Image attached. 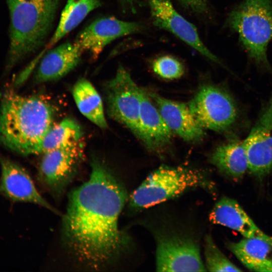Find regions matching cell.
I'll use <instances>...</instances> for the list:
<instances>
[{"instance_id":"obj_1","label":"cell","mask_w":272,"mask_h":272,"mask_svg":"<svg viewBox=\"0 0 272 272\" xmlns=\"http://www.w3.org/2000/svg\"><path fill=\"white\" fill-rule=\"evenodd\" d=\"M128 199L123 185L103 163L94 160L89 178L70 193L62 215L63 238L79 260L98 269L126 249L129 240L118 221Z\"/></svg>"},{"instance_id":"obj_2","label":"cell","mask_w":272,"mask_h":272,"mask_svg":"<svg viewBox=\"0 0 272 272\" xmlns=\"http://www.w3.org/2000/svg\"><path fill=\"white\" fill-rule=\"evenodd\" d=\"M54 117L53 107L42 98L6 91L1 104L0 142L20 154H38Z\"/></svg>"},{"instance_id":"obj_3","label":"cell","mask_w":272,"mask_h":272,"mask_svg":"<svg viewBox=\"0 0 272 272\" xmlns=\"http://www.w3.org/2000/svg\"><path fill=\"white\" fill-rule=\"evenodd\" d=\"M10 14L9 71L45 43L60 0H6Z\"/></svg>"},{"instance_id":"obj_4","label":"cell","mask_w":272,"mask_h":272,"mask_svg":"<svg viewBox=\"0 0 272 272\" xmlns=\"http://www.w3.org/2000/svg\"><path fill=\"white\" fill-rule=\"evenodd\" d=\"M225 26L237 35L253 62L272 73L267 55L272 40V0H242L228 15Z\"/></svg>"},{"instance_id":"obj_5","label":"cell","mask_w":272,"mask_h":272,"mask_svg":"<svg viewBox=\"0 0 272 272\" xmlns=\"http://www.w3.org/2000/svg\"><path fill=\"white\" fill-rule=\"evenodd\" d=\"M195 188L211 191L214 187L212 182L198 170L162 166L149 175L132 192L128 203L133 210L144 209Z\"/></svg>"},{"instance_id":"obj_6","label":"cell","mask_w":272,"mask_h":272,"mask_svg":"<svg viewBox=\"0 0 272 272\" xmlns=\"http://www.w3.org/2000/svg\"><path fill=\"white\" fill-rule=\"evenodd\" d=\"M141 90L129 72L119 65L115 76L106 83L104 91L108 115L138 138Z\"/></svg>"},{"instance_id":"obj_7","label":"cell","mask_w":272,"mask_h":272,"mask_svg":"<svg viewBox=\"0 0 272 272\" xmlns=\"http://www.w3.org/2000/svg\"><path fill=\"white\" fill-rule=\"evenodd\" d=\"M188 105L204 129L226 131L238 118V109L233 98L225 90L215 85L200 87Z\"/></svg>"},{"instance_id":"obj_8","label":"cell","mask_w":272,"mask_h":272,"mask_svg":"<svg viewBox=\"0 0 272 272\" xmlns=\"http://www.w3.org/2000/svg\"><path fill=\"white\" fill-rule=\"evenodd\" d=\"M156 266L158 271H206L198 244L177 235H163L157 240Z\"/></svg>"},{"instance_id":"obj_9","label":"cell","mask_w":272,"mask_h":272,"mask_svg":"<svg viewBox=\"0 0 272 272\" xmlns=\"http://www.w3.org/2000/svg\"><path fill=\"white\" fill-rule=\"evenodd\" d=\"M42 154L39 177L52 194L60 196L73 178L82 158L80 142L70 143Z\"/></svg>"},{"instance_id":"obj_10","label":"cell","mask_w":272,"mask_h":272,"mask_svg":"<svg viewBox=\"0 0 272 272\" xmlns=\"http://www.w3.org/2000/svg\"><path fill=\"white\" fill-rule=\"evenodd\" d=\"M248 170L259 177L272 169V93L243 141Z\"/></svg>"},{"instance_id":"obj_11","label":"cell","mask_w":272,"mask_h":272,"mask_svg":"<svg viewBox=\"0 0 272 272\" xmlns=\"http://www.w3.org/2000/svg\"><path fill=\"white\" fill-rule=\"evenodd\" d=\"M153 25L168 31L209 60L224 64L200 39L195 26L175 9L171 0H147Z\"/></svg>"},{"instance_id":"obj_12","label":"cell","mask_w":272,"mask_h":272,"mask_svg":"<svg viewBox=\"0 0 272 272\" xmlns=\"http://www.w3.org/2000/svg\"><path fill=\"white\" fill-rule=\"evenodd\" d=\"M144 28L139 22L125 21L114 17L101 18L82 30L75 43L83 52H89L91 58L95 59L105 47L113 40L140 32Z\"/></svg>"},{"instance_id":"obj_13","label":"cell","mask_w":272,"mask_h":272,"mask_svg":"<svg viewBox=\"0 0 272 272\" xmlns=\"http://www.w3.org/2000/svg\"><path fill=\"white\" fill-rule=\"evenodd\" d=\"M2 167L1 191L11 199L41 206L56 214L59 211L38 192L31 177L21 166L0 155Z\"/></svg>"},{"instance_id":"obj_14","label":"cell","mask_w":272,"mask_h":272,"mask_svg":"<svg viewBox=\"0 0 272 272\" xmlns=\"http://www.w3.org/2000/svg\"><path fill=\"white\" fill-rule=\"evenodd\" d=\"M165 123L171 131L187 142H196L205 135L204 128L192 114L188 104L148 93Z\"/></svg>"},{"instance_id":"obj_15","label":"cell","mask_w":272,"mask_h":272,"mask_svg":"<svg viewBox=\"0 0 272 272\" xmlns=\"http://www.w3.org/2000/svg\"><path fill=\"white\" fill-rule=\"evenodd\" d=\"M172 133L149 94L142 89L138 138L148 149L159 151L171 143Z\"/></svg>"},{"instance_id":"obj_16","label":"cell","mask_w":272,"mask_h":272,"mask_svg":"<svg viewBox=\"0 0 272 272\" xmlns=\"http://www.w3.org/2000/svg\"><path fill=\"white\" fill-rule=\"evenodd\" d=\"M46 51L36 71L35 80L44 83L58 80L80 62L83 51L75 43L66 42Z\"/></svg>"},{"instance_id":"obj_17","label":"cell","mask_w":272,"mask_h":272,"mask_svg":"<svg viewBox=\"0 0 272 272\" xmlns=\"http://www.w3.org/2000/svg\"><path fill=\"white\" fill-rule=\"evenodd\" d=\"M210 219L215 224L239 232L245 238L261 239L272 245V237L263 232L235 200L222 198L212 210Z\"/></svg>"},{"instance_id":"obj_18","label":"cell","mask_w":272,"mask_h":272,"mask_svg":"<svg viewBox=\"0 0 272 272\" xmlns=\"http://www.w3.org/2000/svg\"><path fill=\"white\" fill-rule=\"evenodd\" d=\"M228 248L249 269L272 271V245L258 238H245Z\"/></svg>"},{"instance_id":"obj_19","label":"cell","mask_w":272,"mask_h":272,"mask_svg":"<svg viewBox=\"0 0 272 272\" xmlns=\"http://www.w3.org/2000/svg\"><path fill=\"white\" fill-rule=\"evenodd\" d=\"M211 163L224 174L240 178L248 170L243 141L234 140L218 147L210 157Z\"/></svg>"},{"instance_id":"obj_20","label":"cell","mask_w":272,"mask_h":272,"mask_svg":"<svg viewBox=\"0 0 272 272\" xmlns=\"http://www.w3.org/2000/svg\"><path fill=\"white\" fill-rule=\"evenodd\" d=\"M101 5L100 0H67L61 12L57 27L40 55L55 46L76 28L91 12Z\"/></svg>"},{"instance_id":"obj_21","label":"cell","mask_w":272,"mask_h":272,"mask_svg":"<svg viewBox=\"0 0 272 272\" xmlns=\"http://www.w3.org/2000/svg\"><path fill=\"white\" fill-rule=\"evenodd\" d=\"M72 95L80 112L101 129L108 127L102 98L92 85L86 79L79 80L72 90Z\"/></svg>"},{"instance_id":"obj_22","label":"cell","mask_w":272,"mask_h":272,"mask_svg":"<svg viewBox=\"0 0 272 272\" xmlns=\"http://www.w3.org/2000/svg\"><path fill=\"white\" fill-rule=\"evenodd\" d=\"M82 137L83 131L78 123L73 119L65 118L49 129L40 144L39 154L80 142Z\"/></svg>"},{"instance_id":"obj_23","label":"cell","mask_w":272,"mask_h":272,"mask_svg":"<svg viewBox=\"0 0 272 272\" xmlns=\"http://www.w3.org/2000/svg\"><path fill=\"white\" fill-rule=\"evenodd\" d=\"M204 253L207 270L210 271H242L221 252L212 238L209 235L206 236L205 238Z\"/></svg>"},{"instance_id":"obj_24","label":"cell","mask_w":272,"mask_h":272,"mask_svg":"<svg viewBox=\"0 0 272 272\" xmlns=\"http://www.w3.org/2000/svg\"><path fill=\"white\" fill-rule=\"evenodd\" d=\"M152 67L157 75L167 80L179 78L184 72L182 63L171 55H163L156 58L152 62Z\"/></svg>"},{"instance_id":"obj_25","label":"cell","mask_w":272,"mask_h":272,"mask_svg":"<svg viewBox=\"0 0 272 272\" xmlns=\"http://www.w3.org/2000/svg\"><path fill=\"white\" fill-rule=\"evenodd\" d=\"M188 12L201 18H208L211 10L208 0H178Z\"/></svg>"},{"instance_id":"obj_26","label":"cell","mask_w":272,"mask_h":272,"mask_svg":"<svg viewBox=\"0 0 272 272\" xmlns=\"http://www.w3.org/2000/svg\"><path fill=\"white\" fill-rule=\"evenodd\" d=\"M118 1L124 8L128 9H133L137 3L135 0H118Z\"/></svg>"}]
</instances>
